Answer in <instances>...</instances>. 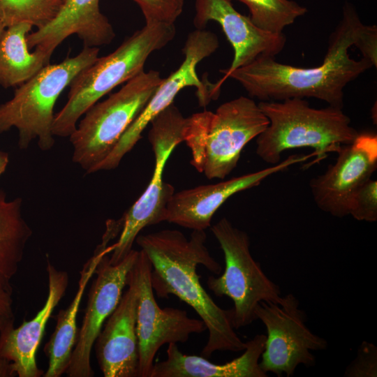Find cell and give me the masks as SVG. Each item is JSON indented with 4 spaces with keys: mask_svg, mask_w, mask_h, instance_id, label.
<instances>
[{
    "mask_svg": "<svg viewBox=\"0 0 377 377\" xmlns=\"http://www.w3.org/2000/svg\"><path fill=\"white\" fill-rule=\"evenodd\" d=\"M376 64V26L363 24L352 6L346 4L320 65L300 68L260 57L232 71L228 78L261 101L307 97L342 108L344 87Z\"/></svg>",
    "mask_w": 377,
    "mask_h": 377,
    "instance_id": "6da1fadb",
    "label": "cell"
},
{
    "mask_svg": "<svg viewBox=\"0 0 377 377\" xmlns=\"http://www.w3.org/2000/svg\"><path fill=\"white\" fill-rule=\"evenodd\" d=\"M206 240L205 230H193L188 239L179 230L165 229L138 235L135 242L151 263V283L156 295H175L192 307L205 324L209 337L201 355L209 357L216 351H242L246 343L235 332L231 309L219 306L200 282L198 265L215 274L222 271L210 255Z\"/></svg>",
    "mask_w": 377,
    "mask_h": 377,
    "instance_id": "7a4b0ae2",
    "label": "cell"
},
{
    "mask_svg": "<svg viewBox=\"0 0 377 377\" xmlns=\"http://www.w3.org/2000/svg\"><path fill=\"white\" fill-rule=\"evenodd\" d=\"M258 105L269 123L256 138V151L270 165L279 163L283 151L300 147L313 148L316 158L312 164L318 163L359 134L342 108H313L300 98L260 101Z\"/></svg>",
    "mask_w": 377,
    "mask_h": 377,
    "instance_id": "3957f363",
    "label": "cell"
},
{
    "mask_svg": "<svg viewBox=\"0 0 377 377\" xmlns=\"http://www.w3.org/2000/svg\"><path fill=\"white\" fill-rule=\"evenodd\" d=\"M174 24H145L110 54L98 57L79 72L70 84L68 100L52 124L54 136L69 137L80 118L117 86L144 71L145 64L156 50L175 37Z\"/></svg>",
    "mask_w": 377,
    "mask_h": 377,
    "instance_id": "277c9868",
    "label": "cell"
},
{
    "mask_svg": "<svg viewBox=\"0 0 377 377\" xmlns=\"http://www.w3.org/2000/svg\"><path fill=\"white\" fill-rule=\"evenodd\" d=\"M269 123L258 104L245 96L221 104L214 112L192 114L183 130L191 165L209 179L225 178L237 167L244 147Z\"/></svg>",
    "mask_w": 377,
    "mask_h": 377,
    "instance_id": "5b68a950",
    "label": "cell"
},
{
    "mask_svg": "<svg viewBox=\"0 0 377 377\" xmlns=\"http://www.w3.org/2000/svg\"><path fill=\"white\" fill-rule=\"evenodd\" d=\"M98 53V47L84 46L76 56L45 66L20 84L10 100L0 104V133L15 128L21 149L36 139L41 150L51 149L56 101L76 75L97 59Z\"/></svg>",
    "mask_w": 377,
    "mask_h": 377,
    "instance_id": "8992f818",
    "label": "cell"
},
{
    "mask_svg": "<svg viewBox=\"0 0 377 377\" xmlns=\"http://www.w3.org/2000/svg\"><path fill=\"white\" fill-rule=\"evenodd\" d=\"M163 80L154 70L140 72L117 92L92 105L69 136L73 161L87 173L110 154Z\"/></svg>",
    "mask_w": 377,
    "mask_h": 377,
    "instance_id": "52a82bcc",
    "label": "cell"
},
{
    "mask_svg": "<svg viewBox=\"0 0 377 377\" xmlns=\"http://www.w3.org/2000/svg\"><path fill=\"white\" fill-rule=\"evenodd\" d=\"M210 230L223 252L225 269L218 277L209 276L207 284L216 296L232 300V325L237 330L257 320L256 309L260 302L281 304L283 297L279 286L268 278L251 256L246 232L235 227L226 217Z\"/></svg>",
    "mask_w": 377,
    "mask_h": 377,
    "instance_id": "ba28073f",
    "label": "cell"
},
{
    "mask_svg": "<svg viewBox=\"0 0 377 377\" xmlns=\"http://www.w3.org/2000/svg\"><path fill=\"white\" fill-rule=\"evenodd\" d=\"M185 121L172 103L150 122L148 140L154 154V170L145 191L119 219L121 230L109 257L111 264L119 263L131 252L143 228L163 221L166 205L175 193L174 187L163 179V170L175 147L184 142Z\"/></svg>",
    "mask_w": 377,
    "mask_h": 377,
    "instance_id": "9c48e42d",
    "label": "cell"
},
{
    "mask_svg": "<svg viewBox=\"0 0 377 377\" xmlns=\"http://www.w3.org/2000/svg\"><path fill=\"white\" fill-rule=\"evenodd\" d=\"M257 319L265 325L267 333L264 350L259 362L266 374L293 376L297 367H313L315 356L311 350H322L327 341L313 334L306 325L304 312L291 293L283 297L281 304L260 302L256 309Z\"/></svg>",
    "mask_w": 377,
    "mask_h": 377,
    "instance_id": "30bf717a",
    "label": "cell"
},
{
    "mask_svg": "<svg viewBox=\"0 0 377 377\" xmlns=\"http://www.w3.org/2000/svg\"><path fill=\"white\" fill-rule=\"evenodd\" d=\"M219 47L217 36L209 31L197 29L186 38L182 52L184 59L179 67L163 79L146 106L125 131L110 154L95 168L96 172L116 168L123 157L142 138V133L151 120L173 103L177 94L187 87H195L200 106L212 100V84L204 83L196 72L198 64ZM94 170V172H95Z\"/></svg>",
    "mask_w": 377,
    "mask_h": 377,
    "instance_id": "8fae6325",
    "label": "cell"
},
{
    "mask_svg": "<svg viewBox=\"0 0 377 377\" xmlns=\"http://www.w3.org/2000/svg\"><path fill=\"white\" fill-rule=\"evenodd\" d=\"M151 265L146 253L138 251L131 269L138 288L136 331L138 339V377H151L154 359L165 343H185L192 334L207 330L201 319L190 318L186 311L172 307L161 309L151 283Z\"/></svg>",
    "mask_w": 377,
    "mask_h": 377,
    "instance_id": "7c38bea8",
    "label": "cell"
},
{
    "mask_svg": "<svg viewBox=\"0 0 377 377\" xmlns=\"http://www.w3.org/2000/svg\"><path fill=\"white\" fill-rule=\"evenodd\" d=\"M109 254L104 255L95 271L88 293V300L79 329L77 339L66 374L69 377H92L91 354L96 339L105 321L116 309L127 285L128 272L133 266L138 251L132 249L119 263L112 265Z\"/></svg>",
    "mask_w": 377,
    "mask_h": 377,
    "instance_id": "4fadbf2b",
    "label": "cell"
},
{
    "mask_svg": "<svg viewBox=\"0 0 377 377\" xmlns=\"http://www.w3.org/2000/svg\"><path fill=\"white\" fill-rule=\"evenodd\" d=\"M337 154L336 162L323 174L312 178L309 186L318 208L341 218L348 215L355 191L377 168V136L371 133H359Z\"/></svg>",
    "mask_w": 377,
    "mask_h": 377,
    "instance_id": "5bb4252c",
    "label": "cell"
},
{
    "mask_svg": "<svg viewBox=\"0 0 377 377\" xmlns=\"http://www.w3.org/2000/svg\"><path fill=\"white\" fill-rule=\"evenodd\" d=\"M316 156L315 151L306 155L293 154L257 172L174 193L166 205L163 221L192 230H205L210 227L215 212L232 195L257 186L269 176Z\"/></svg>",
    "mask_w": 377,
    "mask_h": 377,
    "instance_id": "9a60e30c",
    "label": "cell"
},
{
    "mask_svg": "<svg viewBox=\"0 0 377 377\" xmlns=\"http://www.w3.org/2000/svg\"><path fill=\"white\" fill-rule=\"evenodd\" d=\"M195 27L203 29L209 21L218 22L234 50L231 65L220 71L223 76L214 83V91L217 96L223 83L232 71L258 57H274L286 45V38L283 33H271L258 28L249 17L237 12L230 0H195Z\"/></svg>",
    "mask_w": 377,
    "mask_h": 377,
    "instance_id": "2e32d148",
    "label": "cell"
},
{
    "mask_svg": "<svg viewBox=\"0 0 377 377\" xmlns=\"http://www.w3.org/2000/svg\"><path fill=\"white\" fill-rule=\"evenodd\" d=\"M126 286L128 289L104 323L94 343L96 359L104 377L138 376L136 331L138 295L131 270Z\"/></svg>",
    "mask_w": 377,
    "mask_h": 377,
    "instance_id": "e0dca14e",
    "label": "cell"
},
{
    "mask_svg": "<svg viewBox=\"0 0 377 377\" xmlns=\"http://www.w3.org/2000/svg\"><path fill=\"white\" fill-rule=\"evenodd\" d=\"M48 293L43 308L29 321L14 327L8 320L0 332V354L13 364L19 377H40L44 372L36 362V352L45 326L63 297L68 284L66 272L57 269L47 258Z\"/></svg>",
    "mask_w": 377,
    "mask_h": 377,
    "instance_id": "ac0fdd59",
    "label": "cell"
},
{
    "mask_svg": "<svg viewBox=\"0 0 377 377\" xmlns=\"http://www.w3.org/2000/svg\"><path fill=\"white\" fill-rule=\"evenodd\" d=\"M73 34L87 47H98L112 42L115 33L100 10L99 0H66L52 21L28 34L27 45L52 55L63 40Z\"/></svg>",
    "mask_w": 377,
    "mask_h": 377,
    "instance_id": "d6986e66",
    "label": "cell"
},
{
    "mask_svg": "<svg viewBox=\"0 0 377 377\" xmlns=\"http://www.w3.org/2000/svg\"><path fill=\"white\" fill-rule=\"evenodd\" d=\"M266 335L256 334L246 341L244 353L224 364H214L205 357L184 354L177 343H168L167 358L154 364L151 377H267L259 360Z\"/></svg>",
    "mask_w": 377,
    "mask_h": 377,
    "instance_id": "ffe728a7",
    "label": "cell"
},
{
    "mask_svg": "<svg viewBox=\"0 0 377 377\" xmlns=\"http://www.w3.org/2000/svg\"><path fill=\"white\" fill-rule=\"evenodd\" d=\"M110 242L109 238L103 237L101 243L80 272L77 290L73 300L66 309H61L55 317L57 323L54 330L44 347V352L48 358V367L43 377H60L66 373L77 339L79 330L77 327V316L85 288L95 274L102 257L112 251V244L108 246Z\"/></svg>",
    "mask_w": 377,
    "mask_h": 377,
    "instance_id": "44dd1931",
    "label": "cell"
},
{
    "mask_svg": "<svg viewBox=\"0 0 377 377\" xmlns=\"http://www.w3.org/2000/svg\"><path fill=\"white\" fill-rule=\"evenodd\" d=\"M32 26L20 23L6 28L0 39V85L10 88L20 85L45 66L51 55L36 47L29 52L27 37Z\"/></svg>",
    "mask_w": 377,
    "mask_h": 377,
    "instance_id": "7402d4cb",
    "label": "cell"
},
{
    "mask_svg": "<svg viewBox=\"0 0 377 377\" xmlns=\"http://www.w3.org/2000/svg\"><path fill=\"white\" fill-rule=\"evenodd\" d=\"M22 207L21 198L8 200L0 188V288L10 292V281L17 272L32 235Z\"/></svg>",
    "mask_w": 377,
    "mask_h": 377,
    "instance_id": "603a6c76",
    "label": "cell"
},
{
    "mask_svg": "<svg viewBox=\"0 0 377 377\" xmlns=\"http://www.w3.org/2000/svg\"><path fill=\"white\" fill-rule=\"evenodd\" d=\"M64 3L63 0H0V21L6 28L28 23L38 29L57 17Z\"/></svg>",
    "mask_w": 377,
    "mask_h": 377,
    "instance_id": "cb8c5ba5",
    "label": "cell"
},
{
    "mask_svg": "<svg viewBox=\"0 0 377 377\" xmlns=\"http://www.w3.org/2000/svg\"><path fill=\"white\" fill-rule=\"evenodd\" d=\"M250 11V20L258 28L271 33L283 29L304 15L307 9L290 0H238Z\"/></svg>",
    "mask_w": 377,
    "mask_h": 377,
    "instance_id": "d4e9b609",
    "label": "cell"
},
{
    "mask_svg": "<svg viewBox=\"0 0 377 377\" xmlns=\"http://www.w3.org/2000/svg\"><path fill=\"white\" fill-rule=\"evenodd\" d=\"M355 219L367 222L377 220V181L369 179L354 193L349 212Z\"/></svg>",
    "mask_w": 377,
    "mask_h": 377,
    "instance_id": "484cf974",
    "label": "cell"
},
{
    "mask_svg": "<svg viewBox=\"0 0 377 377\" xmlns=\"http://www.w3.org/2000/svg\"><path fill=\"white\" fill-rule=\"evenodd\" d=\"M140 7L146 24H174L181 15L185 0H133Z\"/></svg>",
    "mask_w": 377,
    "mask_h": 377,
    "instance_id": "4316f807",
    "label": "cell"
},
{
    "mask_svg": "<svg viewBox=\"0 0 377 377\" xmlns=\"http://www.w3.org/2000/svg\"><path fill=\"white\" fill-rule=\"evenodd\" d=\"M347 377L377 376V348L372 343L363 341L355 360L346 368Z\"/></svg>",
    "mask_w": 377,
    "mask_h": 377,
    "instance_id": "83f0119b",
    "label": "cell"
},
{
    "mask_svg": "<svg viewBox=\"0 0 377 377\" xmlns=\"http://www.w3.org/2000/svg\"><path fill=\"white\" fill-rule=\"evenodd\" d=\"M13 292L0 288V317L14 318L13 311Z\"/></svg>",
    "mask_w": 377,
    "mask_h": 377,
    "instance_id": "f1b7e54d",
    "label": "cell"
},
{
    "mask_svg": "<svg viewBox=\"0 0 377 377\" xmlns=\"http://www.w3.org/2000/svg\"><path fill=\"white\" fill-rule=\"evenodd\" d=\"M17 374L11 361L0 354V377H13Z\"/></svg>",
    "mask_w": 377,
    "mask_h": 377,
    "instance_id": "f546056e",
    "label": "cell"
},
{
    "mask_svg": "<svg viewBox=\"0 0 377 377\" xmlns=\"http://www.w3.org/2000/svg\"><path fill=\"white\" fill-rule=\"evenodd\" d=\"M9 162L8 154L0 150V177L5 172Z\"/></svg>",
    "mask_w": 377,
    "mask_h": 377,
    "instance_id": "4dcf8cb0",
    "label": "cell"
},
{
    "mask_svg": "<svg viewBox=\"0 0 377 377\" xmlns=\"http://www.w3.org/2000/svg\"><path fill=\"white\" fill-rule=\"evenodd\" d=\"M10 319H15V318H10ZM10 319H6V318H1L0 317V332L3 328V327L4 326L5 323L8 320H10Z\"/></svg>",
    "mask_w": 377,
    "mask_h": 377,
    "instance_id": "1f68e13d",
    "label": "cell"
},
{
    "mask_svg": "<svg viewBox=\"0 0 377 377\" xmlns=\"http://www.w3.org/2000/svg\"><path fill=\"white\" fill-rule=\"evenodd\" d=\"M6 29V27L3 25V24L0 21V39H1V37L4 31V30Z\"/></svg>",
    "mask_w": 377,
    "mask_h": 377,
    "instance_id": "d6a6232c",
    "label": "cell"
},
{
    "mask_svg": "<svg viewBox=\"0 0 377 377\" xmlns=\"http://www.w3.org/2000/svg\"><path fill=\"white\" fill-rule=\"evenodd\" d=\"M63 1H64V2H65L66 0H63Z\"/></svg>",
    "mask_w": 377,
    "mask_h": 377,
    "instance_id": "836d02e7",
    "label": "cell"
}]
</instances>
